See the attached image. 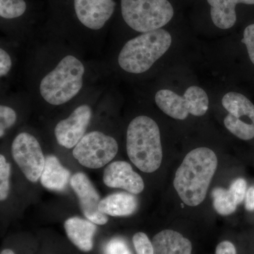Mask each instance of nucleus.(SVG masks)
I'll return each instance as SVG.
<instances>
[{
    "label": "nucleus",
    "instance_id": "obj_1",
    "mask_svg": "<svg viewBox=\"0 0 254 254\" xmlns=\"http://www.w3.org/2000/svg\"><path fill=\"white\" fill-rule=\"evenodd\" d=\"M218 157L207 147L190 150L177 169L173 185L185 204L198 206L204 201L217 168Z\"/></svg>",
    "mask_w": 254,
    "mask_h": 254
},
{
    "label": "nucleus",
    "instance_id": "obj_2",
    "mask_svg": "<svg viewBox=\"0 0 254 254\" xmlns=\"http://www.w3.org/2000/svg\"><path fill=\"white\" fill-rule=\"evenodd\" d=\"M128 158L138 170L153 173L163 161V147L158 124L153 119L140 115L131 120L127 131Z\"/></svg>",
    "mask_w": 254,
    "mask_h": 254
},
{
    "label": "nucleus",
    "instance_id": "obj_3",
    "mask_svg": "<svg viewBox=\"0 0 254 254\" xmlns=\"http://www.w3.org/2000/svg\"><path fill=\"white\" fill-rule=\"evenodd\" d=\"M172 43V35L163 28L141 33L125 43L119 54V65L127 73L146 72L168 51Z\"/></svg>",
    "mask_w": 254,
    "mask_h": 254
},
{
    "label": "nucleus",
    "instance_id": "obj_4",
    "mask_svg": "<svg viewBox=\"0 0 254 254\" xmlns=\"http://www.w3.org/2000/svg\"><path fill=\"white\" fill-rule=\"evenodd\" d=\"M85 67L73 55H66L40 83L42 98L52 105L68 103L78 94L83 84Z\"/></svg>",
    "mask_w": 254,
    "mask_h": 254
},
{
    "label": "nucleus",
    "instance_id": "obj_5",
    "mask_svg": "<svg viewBox=\"0 0 254 254\" xmlns=\"http://www.w3.org/2000/svg\"><path fill=\"white\" fill-rule=\"evenodd\" d=\"M121 9L127 24L141 33L160 29L175 14L168 0H121Z\"/></svg>",
    "mask_w": 254,
    "mask_h": 254
},
{
    "label": "nucleus",
    "instance_id": "obj_6",
    "mask_svg": "<svg viewBox=\"0 0 254 254\" xmlns=\"http://www.w3.org/2000/svg\"><path fill=\"white\" fill-rule=\"evenodd\" d=\"M155 102L163 113L177 120H186L190 115L203 116L209 108L208 95L198 86L188 87L182 95L170 89L159 90L155 93Z\"/></svg>",
    "mask_w": 254,
    "mask_h": 254
},
{
    "label": "nucleus",
    "instance_id": "obj_7",
    "mask_svg": "<svg viewBox=\"0 0 254 254\" xmlns=\"http://www.w3.org/2000/svg\"><path fill=\"white\" fill-rule=\"evenodd\" d=\"M118 143L113 137L101 131L89 132L73 148V156L82 166L99 169L110 163L118 154Z\"/></svg>",
    "mask_w": 254,
    "mask_h": 254
},
{
    "label": "nucleus",
    "instance_id": "obj_8",
    "mask_svg": "<svg viewBox=\"0 0 254 254\" xmlns=\"http://www.w3.org/2000/svg\"><path fill=\"white\" fill-rule=\"evenodd\" d=\"M11 153L14 161L28 180L36 182L41 179L46 157L36 137L26 132L20 133L13 141Z\"/></svg>",
    "mask_w": 254,
    "mask_h": 254
},
{
    "label": "nucleus",
    "instance_id": "obj_9",
    "mask_svg": "<svg viewBox=\"0 0 254 254\" xmlns=\"http://www.w3.org/2000/svg\"><path fill=\"white\" fill-rule=\"evenodd\" d=\"M92 118V109L88 105H82L73 110L64 120L58 123L55 128L57 141L62 146L74 148L86 135Z\"/></svg>",
    "mask_w": 254,
    "mask_h": 254
},
{
    "label": "nucleus",
    "instance_id": "obj_10",
    "mask_svg": "<svg viewBox=\"0 0 254 254\" xmlns=\"http://www.w3.org/2000/svg\"><path fill=\"white\" fill-rule=\"evenodd\" d=\"M70 185L77 196L85 217L96 225H105L108 222V216L100 213V195L89 178L84 173H77L71 176Z\"/></svg>",
    "mask_w": 254,
    "mask_h": 254
},
{
    "label": "nucleus",
    "instance_id": "obj_11",
    "mask_svg": "<svg viewBox=\"0 0 254 254\" xmlns=\"http://www.w3.org/2000/svg\"><path fill=\"white\" fill-rule=\"evenodd\" d=\"M103 179L107 187L123 189L134 195L139 194L144 190L143 179L127 162L115 161L109 164L105 169Z\"/></svg>",
    "mask_w": 254,
    "mask_h": 254
},
{
    "label": "nucleus",
    "instance_id": "obj_12",
    "mask_svg": "<svg viewBox=\"0 0 254 254\" xmlns=\"http://www.w3.org/2000/svg\"><path fill=\"white\" fill-rule=\"evenodd\" d=\"M114 0H74V8L80 22L89 29H101L113 16Z\"/></svg>",
    "mask_w": 254,
    "mask_h": 254
},
{
    "label": "nucleus",
    "instance_id": "obj_13",
    "mask_svg": "<svg viewBox=\"0 0 254 254\" xmlns=\"http://www.w3.org/2000/svg\"><path fill=\"white\" fill-rule=\"evenodd\" d=\"M64 230L69 240L83 252L93 247V237L97 231L96 224L89 220L72 217L64 222Z\"/></svg>",
    "mask_w": 254,
    "mask_h": 254
},
{
    "label": "nucleus",
    "instance_id": "obj_14",
    "mask_svg": "<svg viewBox=\"0 0 254 254\" xmlns=\"http://www.w3.org/2000/svg\"><path fill=\"white\" fill-rule=\"evenodd\" d=\"M154 254H191L192 245L180 232L165 230L152 240Z\"/></svg>",
    "mask_w": 254,
    "mask_h": 254
},
{
    "label": "nucleus",
    "instance_id": "obj_15",
    "mask_svg": "<svg viewBox=\"0 0 254 254\" xmlns=\"http://www.w3.org/2000/svg\"><path fill=\"white\" fill-rule=\"evenodd\" d=\"M210 6L212 21L217 28L230 29L237 21L236 6L238 4L254 5V0H207Z\"/></svg>",
    "mask_w": 254,
    "mask_h": 254
},
{
    "label": "nucleus",
    "instance_id": "obj_16",
    "mask_svg": "<svg viewBox=\"0 0 254 254\" xmlns=\"http://www.w3.org/2000/svg\"><path fill=\"white\" fill-rule=\"evenodd\" d=\"M71 173L53 155L46 157V164L42 173L41 183L49 190L62 191L66 190L71 181Z\"/></svg>",
    "mask_w": 254,
    "mask_h": 254
},
{
    "label": "nucleus",
    "instance_id": "obj_17",
    "mask_svg": "<svg viewBox=\"0 0 254 254\" xmlns=\"http://www.w3.org/2000/svg\"><path fill=\"white\" fill-rule=\"evenodd\" d=\"M138 202L134 194L127 192L113 193L100 200V213L113 217H127L138 208Z\"/></svg>",
    "mask_w": 254,
    "mask_h": 254
},
{
    "label": "nucleus",
    "instance_id": "obj_18",
    "mask_svg": "<svg viewBox=\"0 0 254 254\" xmlns=\"http://www.w3.org/2000/svg\"><path fill=\"white\" fill-rule=\"evenodd\" d=\"M221 103L232 116L254 126V104L246 95L230 91L223 95Z\"/></svg>",
    "mask_w": 254,
    "mask_h": 254
},
{
    "label": "nucleus",
    "instance_id": "obj_19",
    "mask_svg": "<svg viewBox=\"0 0 254 254\" xmlns=\"http://www.w3.org/2000/svg\"><path fill=\"white\" fill-rule=\"evenodd\" d=\"M212 196L214 208L220 215L227 216L237 210L238 204L230 190L216 187L212 191Z\"/></svg>",
    "mask_w": 254,
    "mask_h": 254
},
{
    "label": "nucleus",
    "instance_id": "obj_20",
    "mask_svg": "<svg viewBox=\"0 0 254 254\" xmlns=\"http://www.w3.org/2000/svg\"><path fill=\"white\" fill-rule=\"evenodd\" d=\"M224 125L232 134L243 141L254 138V126L239 120L228 114L224 119Z\"/></svg>",
    "mask_w": 254,
    "mask_h": 254
},
{
    "label": "nucleus",
    "instance_id": "obj_21",
    "mask_svg": "<svg viewBox=\"0 0 254 254\" xmlns=\"http://www.w3.org/2000/svg\"><path fill=\"white\" fill-rule=\"evenodd\" d=\"M24 0H0V16L12 19L22 16L26 10Z\"/></svg>",
    "mask_w": 254,
    "mask_h": 254
},
{
    "label": "nucleus",
    "instance_id": "obj_22",
    "mask_svg": "<svg viewBox=\"0 0 254 254\" xmlns=\"http://www.w3.org/2000/svg\"><path fill=\"white\" fill-rule=\"evenodd\" d=\"M10 164L2 154L0 155V200L7 198L9 192Z\"/></svg>",
    "mask_w": 254,
    "mask_h": 254
},
{
    "label": "nucleus",
    "instance_id": "obj_23",
    "mask_svg": "<svg viewBox=\"0 0 254 254\" xmlns=\"http://www.w3.org/2000/svg\"><path fill=\"white\" fill-rule=\"evenodd\" d=\"M16 121V113L10 107L0 106V137L4 136L5 131L13 126Z\"/></svg>",
    "mask_w": 254,
    "mask_h": 254
},
{
    "label": "nucleus",
    "instance_id": "obj_24",
    "mask_svg": "<svg viewBox=\"0 0 254 254\" xmlns=\"http://www.w3.org/2000/svg\"><path fill=\"white\" fill-rule=\"evenodd\" d=\"M136 254H154L153 244L143 232H137L133 237Z\"/></svg>",
    "mask_w": 254,
    "mask_h": 254
},
{
    "label": "nucleus",
    "instance_id": "obj_25",
    "mask_svg": "<svg viewBox=\"0 0 254 254\" xmlns=\"http://www.w3.org/2000/svg\"><path fill=\"white\" fill-rule=\"evenodd\" d=\"M104 254H132L129 247L123 239H112L104 248Z\"/></svg>",
    "mask_w": 254,
    "mask_h": 254
},
{
    "label": "nucleus",
    "instance_id": "obj_26",
    "mask_svg": "<svg viewBox=\"0 0 254 254\" xmlns=\"http://www.w3.org/2000/svg\"><path fill=\"white\" fill-rule=\"evenodd\" d=\"M229 190L231 192L239 205L245 200L247 191V182L244 178H237L232 182Z\"/></svg>",
    "mask_w": 254,
    "mask_h": 254
},
{
    "label": "nucleus",
    "instance_id": "obj_27",
    "mask_svg": "<svg viewBox=\"0 0 254 254\" xmlns=\"http://www.w3.org/2000/svg\"><path fill=\"white\" fill-rule=\"evenodd\" d=\"M242 43L245 45L249 59L254 66V23L249 25L244 30Z\"/></svg>",
    "mask_w": 254,
    "mask_h": 254
},
{
    "label": "nucleus",
    "instance_id": "obj_28",
    "mask_svg": "<svg viewBox=\"0 0 254 254\" xmlns=\"http://www.w3.org/2000/svg\"><path fill=\"white\" fill-rule=\"evenodd\" d=\"M12 66L11 57L4 49H0V76L1 77L6 76L9 72Z\"/></svg>",
    "mask_w": 254,
    "mask_h": 254
},
{
    "label": "nucleus",
    "instance_id": "obj_29",
    "mask_svg": "<svg viewBox=\"0 0 254 254\" xmlns=\"http://www.w3.org/2000/svg\"><path fill=\"white\" fill-rule=\"evenodd\" d=\"M215 254H237V250L232 242L224 241L217 246Z\"/></svg>",
    "mask_w": 254,
    "mask_h": 254
},
{
    "label": "nucleus",
    "instance_id": "obj_30",
    "mask_svg": "<svg viewBox=\"0 0 254 254\" xmlns=\"http://www.w3.org/2000/svg\"><path fill=\"white\" fill-rule=\"evenodd\" d=\"M246 210L252 212L254 210V187H251L247 190L245 198Z\"/></svg>",
    "mask_w": 254,
    "mask_h": 254
},
{
    "label": "nucleus",
    "instance_id": "obj_31",
    "mask_svg": "<svg viewBox=\"0 0 254 254\" xmlns=\"http://www.w3.org/2000/svg\"><path fill=\"white\" fill-rule=\"evenodd\" d=\"M1 254H14V252H13L12 250H9V249H7V250H3L2 252H1Z\"/></svg>",
    "mask_w": 254,
    "mask_h": 254
}]
</instances>
